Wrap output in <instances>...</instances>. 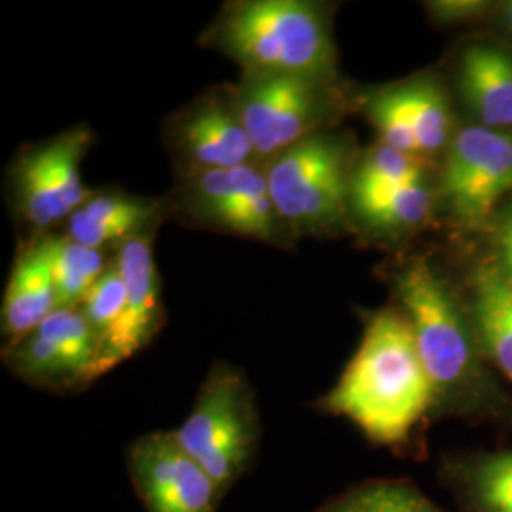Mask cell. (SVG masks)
Here are the masks:
<instances>
[{
	"label": "cell",
	"mask_w": 512,
	"mask_h": 512,
	"mask_svg": "<svg viewBox=\"0 0 512 512\" xmlns=\"http://www.w3.org/2000/svg\"><path fill=\"white\" fill-rule=\"evenodd\" d=\"M437 404L412 329L399 308L374 313L338 384L317 406L357 425L374 444L397 446Z\"/></svg>",
	"instance_id": "1"
},
{
	"label": "cell",
	"mask_w": 512,
	"mask_h": 512,
	"mask_svg": "<svg viewBox=\"0 0 512 512\" xmlns=\"http://www.w3.org/2000/svg\"><path fill=\"white\" fill-rule=\"evenodd\" d=\"M203 44L236 61L243 73L336 80L329 10L310 0L228 2Z\"/></svg>",
	"instance_id": "2"
},
{
	"label": "cell",
	"mask_w": 512,
	"mask_h": 512,
	"mask_svg": "<svg viewBox=\"0 0 512 512\" xmlns=\"http://www.w3.org/2000/svg\"><path fill=\"white\" fill-rule=\"evenodd\" d=\"M399 300L437 404L476 406L486 395V374L478 361L475 327L458 298L425 258H412L393 275Z\"/></svg>",
	"instance_id": "3"
},
{
	"label": "cell",
	"mask_w": 512,
	"mask_h": 512,
	"mask_svg": "<svg viewBox=\"0 0 512 512\" xmlns=\"http://www.w3.org/2000/svg\"><path fill=\"white\" fill-rule=\"evenodd\" d=\"M171 433L224 499L251 469L262 433L255 391L245 374L220 361L211 366L190 416Z\"/></svg>",
	"instance_id": "4"
},
{
	"label": "cell",
	"mask_w": 512,
	"mask_h": 512,
	"mask_svg": "<svg viewBox=\"0 0 512 512\" xmlns=\"http://www.w3.org/2000/svg\"><path fill=\"white\" fill-rule=\"evenodd\" d=\"M353 169L348 143L330 131L264 162L270 198L289 236L327 234L344 222Z\"/></svg>",
	"instance_id": "5"
},
{
	"label": "cell",
	"mask_w": 512,
	"mask_h": 512,
	"mask_svg": "<svg viewBox=\"0 0 512 512\" xmlns=\"http://www.w3.org/2000/svg\"><path fill=\"white\" fill-rule=\"evenodd\" d=\"M243 126L264 164L308 139L336 114L334 80L294 74H249L232 88Z\"/></svg>",
	"instance_id": "6"
},
{
	"label": "cell",
	"mask_w": 512,
	"mask_h": 512,
	"mask_svg": "<svg viewBox=\"0 0 512 512\" xmlns=\"http://www.w3.org/2000/svg\"><path fill=\"white\" fill-rule=\"evenodd\" d=\"M177 207L192 224L234 236L262 243L289 236L270 198L264 164L186 175Z\"/></svg>",
	"instance_id": "7"
},
{
	"label": "cell",
	"mask_w": 512,
	"mask_h": 512,
	"mask_svg": "<svg viewBox=\"0 0 512 512\" xmlns=\"http://www.w3.org/2000/svg\"><path fill=\"white\" fill-rule=\"evenodd\" d=\"M92 145L88 128H73L29 148L12 169V196L19 217L38 232L69 220L92 198L80 165Z\"/></svg>",
	"instance_id": "8"
},
{
	"label": "cell",
	"mask_w": 512,
	"mask_h": 512,
	"mask_svg": "<svg viewBox=\"0 0 512 512\" xmlns=\"http://www.w3.org/2000/svg\"><path fill=\"white\" fill-rule=\"evenodd\" d=\"M164 141L181 175L262 164L243 126L232 88L186 103L164 124Z\"/></svg>",
	"instance_id": "9"
},
{
	"label": "cell",
	"mask_w": 512,
	"mask_h": 512,
	"mask_svg": "<svg viewBox=\"0 0 512 512\" xmlns=\"http://www.w3.org/2000/svg\"><path fill=\"white\" fill-rule=\"evenodd\" d=\"M512 190V133L469 126L448 147L442 198L467 226H480Z\"/></svg>",
	"instance_id": "10"
},
{
	"label": "cell",
	"mask_w": 512,
	"mask_h": 512,
	"mask_svg": "<svg viewBox=\"0 0 512 512\" xmlns=\"http://www.w3.org/2000/svg\"><path fill=\"white\" fill-rule=\"evenodd\" d=\"M128 473L147 512H217L222 495L173 433L156 431L131 442Z\"/></svg>",
	"instance_id": "11"
},
{
	"label": "cell",
	"mask_w": 512,
	"mask_h": 512,
	"mask_svg": "<svg viewBox=\"0 0 512 512\" xmlns=\"http://www.w3.org/2000/svg\"><path fill=\"white\" fill-rule=\"evenodd\" d=\"M114 264L126 285V306L109 349V368L147 348L162 329V283L152 253V234L128 239L116 247Z\"/></svg>",
	"instance_id": "12"
},
{
	"label": "cell",
	"mask_w": 512,
	"mask_h": 512,
	"mask_svg": "<svg viewBox=\"0 0 512 512\" xmlns=\"http://www.w3.org/2000/svg\"><path fill=\"white\" fill-rule=\"evenodd\" d=\"M55 238H38L21 249L2 300V336L14 348L57 310Z\"/></svg>",
	"instance_id": "13"
},
{
	"label": "cell",
	"mask_w": 512,
	"mask_h": 512,
	"mask_svg": "<svg viewBox=\"0 0 512 512\" xmlns=\"http://www.w3.org/2000/svg\"><path fill=\"white\" fill-rule=\"evenodd\" d=\"M164 205L156 200L129 196L124 192H93L67 222V238L105 251L128 239L150 236L162 220Z\"/></svg>",
	"instance_id": "14"
},
{
	"label": "cell",
	"mask_w": 512,
	"mask_h": 512,
	"mask_svg": "<svg viewBox=\"0 0 512 512\" xmlns=\"http://www.w3.org/2000/svg\"><path fill=\"white\" fill-rule=\"evenodd\" d=\"M461 99L478 126L512 133V54L495 44L469 46L459 59Z\"/></svg>",
	"instance_id": "15"
},
{
	"label": "cell",
	"mask_w": 512,
	"mask_h": 512,
	"mask_svg": "<svg viewBox=\"0 0 512 512\" xmlns=\"http://www.w3.org/2000/svg\"><path fill=\"white\" fill-rule=\"evenodd\" d=\"M473 327L484 353L512 380V281L495 268L473 279Z\"/></svg>",
	"instance_id": "16"
},
{
	"label": "cell",
	"mask_w": 512,
	"mask_h": 512,
	"mask_svg": "<svg viewBox=\"0 0 512 512\" xmlns=\"http://www.w3.org/2000/svg\"><path fill=\"white\" fill-rule=\"evenodd\" d=\"M349 205L372 230L401 234L427 220L433 194L425 181L401 186H351Z\"/></svg>",
	"instance_id": "17"
},
{
	"label": "cell",
	"mask_w": 512,
	"mask_h": 512,
	"mask_svg": "<svg viewBox=\"0 0 512 512\" xmlns=\"http://www.w3.org/2000/svg\"><path fill=\"white\" fill-rule=\"evenodd\" d=\"M404 109L414 129L421 156L437 154L452 137V110L439 84L429 78H414L397 84Z\"/></svg>",
	"instance_id": "18"
},
{
	"label": "cell",
	"mask_w": 512,
	"mask_h": 512,
	"mask_svg": "<svg viewBox=\"0 0 512 512\" xmlns=\"http://www.w3.org/2000/svg\"><path fill=\"white\" fill-rule=\"evenodd\" d=\"M105 251L76 243L69 238H55L54 281L57 310L78 308L97 279L109 270Z\"/></svg>",
	"instance_id": "19"
},
{
	"label": "cell",
	"mask_w": 512,
	"mask_h": 512,
	"mask_svg": "<svg viewBox=\"0 0 512 512\" xmlns=\"http://www.w3.org/2000/svg\"><path fill=\"white\" fill-rule=\"evenodd\" d=\"M456 480L473 512H512V452L461 463Z\"/></svg>",
	"instance_id": "20"
},
{
	"label": "cell",
	"mask_w": 512,
	"mask_h": 512,
	"mask_svg": "<svg viewBox=\"0 0 512 512\" xmlns=\"http://www.w3.org/2000/svg\"><path fill=\"white\" fill-rule=\"evenodd\" d=\"M315 512H444L403 480H374L329 501Z\"/></svg>",
	"instance_id": "21"
},
{
	"label": "cell",
	"mask_w": 512,
	"mask_h": 512,
	"mask_svg": "<svg viewBox=\"0 0 512 512\" xmlns=\"http://www.w3.org/2000/svg\"><path fill=\"white\" fill-rule=\"evenodd\" d=\"M124 306H126V285L116 264L112 262L109 270L97 279L92 291L80 304L103 349V365L107 372H110L109 349L120 327Z\"/></svg>",
	"instance_id": "22"
},
{
	"label": "cell",
	"mask_w": 512,
	"mask_h": 512,
	"mask_svg": "<svg viewBox=\"0 0 512 512\" xmlns=\"http://www.w3.org/2000/svg\"><path fill=\"white\" fill-rule=\"evenodd\" d=\"M425 181V169L420 156L380 145L366 150L365 156L353 169L351 186H401Z\"/></svg>",
	"instance_id": "23"
},
{
	"label": "cell",
	"mask_w": 512,
	"mask_h": 512,
	"mask_svg": "<svg viewBox=\"0 0 512 512\" xmlns=\"http://www.w3.org/2000/svg\"><path fill=\"white\" fill-rule=\"evenodd\" d=\"M365 114L372 126L378 129L384 145L421 158L418 141L397 86L368 93L365 97Z\"/></svg>",
	"instance_id": "24"
},
{
	"label": "cell",
	"mask_w": 512,
	"mask_h": 512,
	"mask_svg": "<svg viewBox=\"0 0 512 512\" xmlns=\"http://www.w3.org/2000/svg\"><path fill=\"white\" fill-rule=\"evenodd\" d=\"M492 2L484 0H437L427 4V12L440 25H463L486 18L494 12Z\"/></svg>",
	"instance_id": "25"
},
{
	"label": "cell",
	"mask_w": 512,
	"mask_h": 512,
	"mask_svg": "<svg viewBox=\"0 0 512 512\" xmlns=\"http://www.w3.org/2000/svg\"><path fill=\"white\" fill-rule=\"evenodd\" d=\"M497 247H499V266L497 268L512 281V209L499 226Z\"/></svg>",
	"instance_id": "26"
},
{
	"label": "cell",
	"mask_w": 512,
	"mask_h": 512,
	"mask_svg": "<svg viewBox=\"0 0 512 512\" xmlns=\"http://www.w3.org/2000/svg\"><path fill=\"white\" fill-rule=\"evenodd\" d=\"M497 29L512 40V2H503L494 8Z\"/></svg>",
	"instance_id": "27"
}]
</instances>
